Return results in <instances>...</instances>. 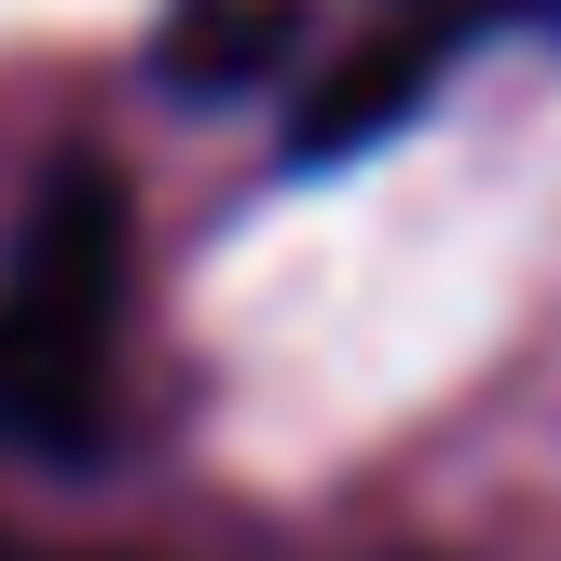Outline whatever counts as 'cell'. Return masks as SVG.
Returning a JSON list of instances; mask_svg holds the SVG:
<instances>
[{
  "mask_svg": "<svg viewBox=\"0 0 561 561\" xmlns=\"http://www.w3.org/2000/svg\"><path fill=\"white\" fill-rule=\"evenodd\" d=\"M110 343H124V192L96 164L27 192L14 247H0V425L82 453L110 398Z\"/></svg>",
  "mask_w": 561,
  "mask_h": 561,
  "instance_id": "1",
  "label": "cell"
},
{
  "mask_svg": "<svg viewBox=\"0 0 561 561\" xmlns=\"http://www.w3.org/2000/svg\"><path fill=\"white\" fill-rule=\"evenodd\" d=\"M425 69H438L425 27H370L356 55H329V82L301 96V124H288V137H301V164H329V151H356V137H383L411 96H425Z\"/></svg>",
  "mask_w": 561,
  "mask_h": 561,
  "instance_id": "2",
  "label": "cell"
},
{
  "mask_svg": "<svg viewBox=\"0 0 561 561\" xmlns=\"http://www.w3.org/2000/svg\"><path fill=\"white\" fill-rule=\"evenodd\" d=\"M274 42H301V0H164V82L192 96H233V82L274 69Z\"/></svg>",
  "mask_w": 561,
  "mask_h": 561,
  "instance_id": "3",
  "label": "cell"
},
{
  "mask_svg": "<svg viewBox=\"0 0 561 561\" xmlns=\"http://www.w3.org/2000/svg\"><path fill=\"white\" fill-rule=\"evenodd\" d=\"M0 561H110V548H0Z\"/></svg>",
  "mask_w": 561,
  "mask_h": 561,
  "instance_id": "4",
  "label": "cell"
},
{
  "mask_svg": "<svg viewBox=\"0 0 561 561\" xmlns=\"http://www.w3.org/2000/svg\"><path fill=\"white\" fill-rule=\"evenodd\" d=\"M548 14H561V0H548Z\"/></svg>",
  "mask_w": 561,
  "mask_h": 561,
  "instance_id": "5",
  "label": "cell"
}]
</instances>
